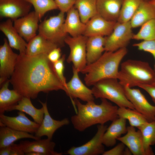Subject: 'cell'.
<instances>
[{"label":"cell","mask_w":155,"mask_h":155,"mask_svg":"<svg viewBox=\"0 0 155 155\" xmlns=\"http://www.w3.org/2000/svg\"><path fill=\"white\" fill-rule=\"evenodd\" d=\"M11 153L10 155H24L25 153L22 148L20 144L13 143L10 145Z\"/></svg>","instance_id":"42"},{"label":"cell","mask_w":155,"mask_h":155,"mask_svg":"<svg viewBox=\"0 0 155 155\" xmlns=\"http://www.w3.org/2000/svg\"><path fill=\"white\" fill-rule=\"evenodd\" d=\"M134 34L133 39L137 40H149L155 39V18L147 22Z\"/></svg>","instance_id":"35"},{"label":"cell","mask_w":155,"mask_h":155,"mask_svg":"<svg viewBox=\"0 0 155 155\" xmlns=\"http://www.w3.org/2000/svg\"><path fill=\"white\" fill-rule=\"evenodd\" d=\"M79 72L73 67V75L67 82L65 92L71 99L79 98L88 102L94 101V97L92 89L87 87L82 81Z\"/></svg>","instance_id":"12"},{"label":"cell","mask_w":155,"mask_h":155,"mask_svg":"<svg viewBox=\"0 0 155 155\" xmlns=\"http://www.w3.org/2000/svg\"><path fill=\"white\" fill-rule=\"evenodd\" d=\"M143 0V1H150V0Z\"/></svg>","instance_id":"46"},{"label":"cell","mask_w":155,"mask_h":155,"mask_svg":"<svg viewBox=\"0 0 155 155\" xmlns=\"http://www.w3.org/2000/svg\"><path fill=\"white\" fill-rule=\"evenodd\" d=\"M25 153L30 152H36L43 155H61V153L54 150L55 143L48 138L40 139L32 141H21L19 144Z\"/></svg>","instance_id":"20"},{"label":"cell","mask_w":155,"mask_h":155,"mask_svg":"<svg viewBox=\"0 0 155 155\" xmlns=\"http://www.w3.org/2000/svg\"><path fill=\"white\" fill-rule=\"evenodd\" d=\"M32 5L25 0H0V16L13 21L30 12Z\"/></svg>","instance_id":"15"},{"label":"cell","mask_w":155,"mask_h":155,"mask_svg":"<svg viewBox=\"0 0 155 155\" xmlns=\"http://www.w3.org/2000/svg\"><path fill=\"white\" fill-rule=\"evenodd\" d=\"M117 140L126 146L133 155H146L140 131H136L135 127H127L126 134L118 137Z\"/></svg>","instance_id":"19"},{"label":"cell","mask_w":155,"mask_h":155,"mask_svg":"<svg viewBox=\"0 0 155 155\" xmlns=\"http://www.w3.org/2000/svg\"><path fill=\"white\" fill-rule=\"evenodd\" d=\"M149 1L155 7V0H151Z\"/></svg>","instance_id":"44"},{"label":"cell","mask_w":155,"mask_h":155,"mask_svg":"<svg viewBox=\"0 0 155 155\" xmlns=\"http://www.w3.org/2000/svg\"><path fill=\"white\" fill-rule=\"evenodd\" d=\"M154 71H155V78H154V84H155V65H154Z\"/></svg>","instance_id":"45"},{"label":"cell","mask_w":155,"mask_h":155,"mask_svg":"<svg viewBox=\"0 0 155 155\" xmlns=\"http://www.w3.org/2000/svg\"><path fill=\"white\" fill-rule=\"evenodd\" d=\"M64 14L60 11L44 20L39 24L38 30V34L60 47L64 45L67 35L64 27Z\"/></svg>","instance_id":"6"},{"label":"cell","mask_w":155,"mask_h":155,"mask_svg":"<svg viewBox=\"0 0 155 155\" xmlns=\"http://www.w3.org/2000/svg\"><path fill=\"white\" fill-rule=\"evenodd\" d=\"M30 98L23 97L16 105L10 108L8 111L18 110L30 116L34 121L40 125L43 119L44 109L43 106L39 109L35 107L33 105Z\"/></svg>","instance_id":"28"},{"label":"cell","mask_w":155,"mask_h":155,"mask_svg":"<svg viewBox=\"0 0 155 155\" xmlns=\"http://www.w3.org/2000/svg\"><path fill=\"white\" fill-rule=\"evenodd\" d=\"M57 47L58 46L56 44L38 34L28 42L26 54L30 56L43 54H48Z\"/></svg>","instance_id":"24"},{"label":"cell","mask_w":155,"mask_h":155,"mask_svg":"<svg viewBox=\"0 0 155 155\" xmlns=\"http://www.w3.org/2000/svg\"><path fill=\"white\" fill-rule=\"evenodd\" d=\"M127 127L126 120L124 118L119 117L112 121L103 135V143L104 145L107 147L114 146L117 138L126 133Z\"/></svg>","instance_id":"21"},{"label":"cell","mask_w":155,"mask_h":155,"mask_svg":"<svg viewBox=\"0 0 155 155\" xmlns=\"http://www.w3.org/2000/svg\"><path fill=\"white\" fill-rule=\"evenodd\" d=\"M119 117L127 120L130 126L138 129L148 122L145 117L135 109L126 107H119L117 111Z\"/></svg>","instance_id":"32"},{"label":"cell","mask_w":155,"mask_h":155,"mask_svg":"<svg viewBox=\"0 0 155 155\" xmlns=\"http://www.w3.org/2000/svg\"><path fill=\"white\" fill-rule=\"evenodd\" d=\"M105 40L106 37L104 36H93L88 37L86 44L87 64L96 61L105 51Z\"/></svg>","instance_id":"27"},{"label":"cell","mask_w":155,"mask_h":155,"mask_svg":"<svg viewBox=\"0 0 155 155\" xmlns=\"http://www.w3.org/2000/svg\"><path fill=\"white\" fill-rule=\"evenodd\" d=\"M30 3L40 19L48 11L58 9L55 0H25Z\"/></svg>","instance_id":"34"},{"label":"cell","mask_w":155,"mask_h":155,"mask_svg":"<svg viewBox=\"0 0 155 155\" xmlns=\"http://www.w3.org/2000/svg\"><path fill=\"white\" fill-rule=\"evenodd\" d=\"M155 71L147 62L128 59L122 63L117 79L123 86L132 88L154 84Z\"/></svg>","instance_id":"4"},{"label":"cell","mask_w":155,"mask_h":155,"mask_svg":"<svg viewBox=\"0 0 155 155\" xmlns=\"http://www.w3.org/2000/svg\"><path fill=\"white\" fill-rule=\"evenodd\" d=\"M0 30L7 39L10 46L19 51V54H26L28 43L14 28L13 21L8 19L0 24Z\"/></svg>","instance_id":"18"},{"label":"cell","mask_w":155,"mask_h":155,"mask_svg":"<svg viewBox=\"0 0 155 155\" xmlns=\"http://www.w3.org/2000/svg\"><path fill=\"white\" fill-rule=\"evenodd\" d=\"M40 20L34 11L30 12L25 16L14 20L13 26L20 35L28 42L36 35Z\"/></svg>","instance_id":"13"},{"label":"cell","mask_w":155,"mask_h":155,"mask_svg":"<svg viewBox=\"0 0 155 155\" xmlns=\"http://www.w3.org/2000/svg\"><path fill=\"white\" fill-rule=\"evenodd\" d=\"M127 52L126 48L114 52L105 51L96 61L87 64L81 72L85 75L86 85L93 86L102 80L117 79L119 65Z\"/></svg>","instance_id":"3"},{"label":"cell","mask_w":155,"mask_h":155,"mask_svg":"<svg viewBox=\"0 0 155 155\" xmlns=\"http://www.w3.org/2000/svg\"><path fill=\"white\" fill-rule=\"evenodd\" d=\"M61 50L60 47H56L51 50L48 54L49 60L53 63L59 60L61 57Z\"/></svg>","instance_id":"40"},{"label":"cell","mask_w":155,"mask_h":155,"mask_svg":"<svg viewBox=\"0 0 155 155\" xmlns=\"http://www.w3.org/2000/svg\"><path fill=\"white\" fill-rule=\"evenodd\" d=\"M34 140L40 139L27 132L16 130L7 127H0V148L9 146L16 141L23 138Z\"/></svg>","instance_id":"29"},{"label":"cell","mask_w":155,"mask_h":155,"mask_svg":"<svg viewBox=\"0 0 155 155\" xmlns=\"http://www.w3.org/2000/svg\"><path fill=\"white\" fill-rule=\"evenodd\" d=\"M47 55L30 56L25 53L19 54L9 81L13 89L23 97L34 99L40 92L65 91V87Z\"/></svg>","instance_id":"1"},{"label":"cell","mask_w":155,"mask_h":155,"mask_svg":"<svg viewBox=\"0 0 155 155\" xmlns=\"http://www.w3.org/2000/svg\"><path fill=\"white\" fill-rule=\"evenodd\" d=\"M155 18V7L149 1H142L130 20L132 27L142 26Z\"/></svg>","instance_id":"26"},{"label":"cell","mask_w":155,"mask_h":155,"mask_svg":"<svg viewBox=\"0 0 155 155\" xmlns=\"http://www.w3.org/2000/svg\"><path fill=\"white\" fill-rule=\"evenodd\" d=\"M142 0H123L117 22L130 21Z\"/></svg>","instance_id":"33"},{"label":"cell","mask_w":155,"mask_h":155,"mask_svg":"<svg viewBox=\"0 0 155 155\" xmlns=\"http://www.w3.org/2000/svg\"><path fill=\"white\" fill-rule=\"evenodd\" d=\"M123 0H97L98 14L108 20L117 22Z\"/></svg>","instance_id":"22"},{"label":"cell","mask_w":155,"mask_h":155,"mask_svg":"<svg viewBox=\"0 0 155 155\" xmlns=\"http://www.w3.org/2000/svg\"><path fill=\"white\" fill-rule=\"evenodd\" d=\"M123 86L125 94L135 109L143 115L148 121L155 120V106L148 102L139 89L128 86Z\"/></svg>","instance_id":"10"},{"label":"cell","mask_w":155,"mask_h":155,"mask_svg":"<svg viewBox=\"0 0 155 155\" xmlns=\"http://www.w3.org/2000/svg\"><path fill=\"white\" fill-rule=\"evenodd\" d=\"M138 129L141 132L146 155L154 154L151 146L155 144V121H148Z\"/></svg>","instance_id":"30"},{"label":"cell","mask_w":155,"mask_h":155,"mask_svg":"<svg viewBox=\"0 0 155 155\" xmlns=\"http://www.w3.org/2000/svg\"><path fill=\"white\" fill-rule=\"evenodd\" d=\"M39 102L44 108V115L43 121L35 133V135L39 138L45 136L47 138L52 140L55 131L61 127L69 124V121L67 118L61 120L54 119L49 112L46 102H43L40 100Z\"/></svg>","instance_id":"17"},{"label":"cell","mask_w":155,"mask_h":155,"mask_svg":"<svg viewBox=\"0 0 155 155\" xmlns=\"http://www.w3.org/2000/svg\"><path fill=\"white\" fill-rule=\"evenodd\" d=\"M76 0H55L60 11L67 12L73 7Z\"/></svg>","instance_id":"38"},{"label":"cell","mask_w":155,"mask_h":155,"mask_svg":"<svg viewBox=\"0 0 155 155\" xmlns=\"http://www.w3.org/2000/svg\"><path fill=\"white\" fill-rule=\"evenodd\" d=\"M133 46L140 51L149 53L153 56L155 60V39L149 40H143L135 43Z\"/></svg>","instance_id":"37"},{"label":"cell","mask_w":155,"mask_h":155,"mask_svg":"<svg viewBox=\"0 0 155 155\" xmlns=\"http://www.w3.org/2000/svg\"></svg>","instance_id":"47"},{"label":"cell","mask_w":155,"mask_h":155,"mask_svg":"<svg viewBox=\"0 0 155 155\" xmlns=\"http://www.w3.org/2000/svg\"><path fill=\"white\" fill-rule=\"evenodd\" d=\"M19 55L14 52L6 39L0 46V84L1 86L11 76Z\"/></svg>","instance_id":"11"},{"label":"cell","mask_w":155,"mask_h":155,"mask_svg":"<svg viewBox=\"0 0 155 155\" xmlns=\"http://www.w3.org/2000/svg\"><path fill=\"white\" fill-rule=\"evenodd\" d=\"M97 131L94 137L85 144L78 147L73 146L67 152L70 155H98L102 154L104 151L103 137L107 126L98 125Z\"/></svg>","instance_id":"9"},{"label":"cell","mask_w":155,"mask_h":155,"mask_svg":"<svg viewBox=\"0 0 155 155\" xmlns=\"http://www.w3.org/2000/svg\"><path fill=\"white\" fill-rule=\"evenodd\" d=\"M100 104L94 101L82 104L78 99H71L77 108L76 114L72 116L71 121L74 128L79 131H83L88 128L96 125H104L119 117L118 108L105 99H101Z\"/></svg>","instance_id":"2"},{"label":"cell","mask_w":155,"mask_h":155,"mask_svg":"<svg viewBox=\"0 0 155 155\" xmlns=\"http://www.w3.org/2000/svg\"><path fill=\"white\" fill-rule=\"evenodd\" d=\"M125 145L121 142L112 149L105 151L103 155H125Z\"/></svg>","instance_id":"39"},{"label":"cell","mask_w":155,"mask_h":155,"mask_svg":"<svg viewBox=\"0 0 155 155\" xmlns=\"http://www.w3.org/2000/svg\"><path fill=\"white\" fill-rule=\"evenodd\" d=\"M97 0H76L74 6L77 9L82 21L86 24L98 14Z\"/></svg>","instance_id":"31"},{"label":"cell","mask_w":155,"mask_h":155,"mask_svg":"<svg viewBox=\"0 0 155 155\" xmlns=\"http://www.w3.org/2000/svg\"><path fill=\"white\" fill-rule=\"evenodd\" d=\"M65 59V55H62L59 60L53 63L55 71L60 81L64 86L65 89L67 83L64 74L65 69L64 62Z\"/></svg>","instance_id":"36"},{"label":"cell","mask_w":155,"mask_h":155,"mask_svg":"<svg viewBox=\"0 0 155 155\" xmlns=\"http://www.w3.org/2000/svg\"><path fill=\"white\" fill-rule=\"evenodd\" d=\"M11 150L10 145L0 148V155H10Z\"/></svg>","instance_id":"43"},{"label":"cell","mask_w":155,"mask_h":155,"mask_svg":"<svg viewBox=\"0 0 155 155\" xmlns=\"http://www.w3.org/2000/svg\"><path fill=\"white\" fill-rule=\"evenodd\" d=\"M18 115L16 116L10 117L0 114V127L6 126L20 131L35 133L40 125L30 120L23 112L19 111Z\"/></svg>","instance_id":"14"},{"label":"cell","mask_w":155,"mask_h":155,"mask_svg":"<svg viewBox=\"0 0 155 155\" xmlns=\"http://www.w3.org/2000/svg\"><path fill=\"white\" fill-rule=\"evenodd\" d=\"M92 90L94 97L108 100L119 107L135 109L127 98L124 86L116 78H108L100 80L94 84Z\"/></svg>","instance_id":"5"},{"label":"cell","mask_w":155,"mask_h":155,"mask_svg":"<svg viewBox=\"0 0 155 155\" xmlns=\"http://www.w3.org/2000/svg\"><path fill=\"white\" fill-rule=\"evenodd\" d=\"M9 80H7L0 86V114H4L11 107L17 104L23 96L14 89L8 87Z\"/></svg>","instance_id":"25"},{"label":"cell","mask_w":155,"mask_h":155,"mask_svg":"<svg viewBox=\"0 0 155 155\" xmlns=\"http://www.w3.org/2000/svg\"><path fill=\"white\" fill-rule=\"evenodd\" d=\"M130 21L117 22L111 33L106 37L105 51L114 52L126 48L134 34Z\"/></svg>","instance_id":"7"},{"label":"cell","mask_w":155,"mask_h":155,"mask_svg":"<svg viewBox=\"0 0 155 155\" xmlns=\"http://www.w3.org/2000/svg\"><path fill=\"white\" fill-rule=\"evenodd\" d=\"M88 37L81 35L76 37L67 36L65 43L70 49L67 59L68 63H72L73 67L80 72L86 65V44Z\"/></svg>","instance_id":"8"},{"label":"cell","mask_w":155,"mask_h":155,"mask_svg":"<svg viewBox=\"0 0 155 155\" xmlns=\"http://www.w3.org/2000/svg\"><path fill=\"white\" fill-rule=\"evenodd\" d=\"M117 22L108 20L97 14L86 24L83 35L87 37L107 36L113 31Z\"/></svg>","instance_id":"16"},{"label":"cell","mask_w":155,"mask_h":155,"mask_svg":"<svg viewBox=\"0 0 155 155\" xmlns=\"http://www.w3.org/2000/svg\"><path fill=\"white\" fill-rule=\"evenodd\" d=\"M66 13L64 27L67 33L72 37L83 35L86 24L82 21L77 9L73 6Z\"/></svg>","instance_id":"23"},{"label":"cell","mask_w":155,"mask_h":155,"mask_svg":"<svg viewBox=\"0 0 155 155\" xmlns=\"http://www.w3.org/2000/svg\"><path fill=\"white\" fill-rule=\"evenodd\" d=\"M138 86L145 90L149 94L155 104V84L140 85Z\"/></svg>","instance_id":"41"}]
</instances>
